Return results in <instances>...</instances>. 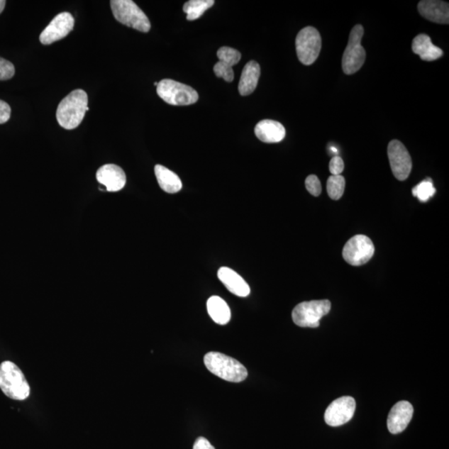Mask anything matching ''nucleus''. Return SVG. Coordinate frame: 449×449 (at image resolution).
<instances>
[{"mask_svg": "<svg viewBox=\"0 0 449 449\" xmlns=\"http://www.w3.org/2000/svg\"><path fill=\"white\" fill-rule=\"evenodd\" d=\"M88 94L82 89L72 92L61 101L57 109L56 118L62 128L72 130L78 128L89 110Z\"/></svg>", "mask_w": 449, "mask_h": 449, "instance_id": "nucleus-1", "label": "nucleus"}, {"mask_svg": "<svg viewBox=\"0 0 449 449\" xmlns=\"http://www.w3.org/2000/svg\"><path fill=\"white\" fill-rule=\"evenodd\" d=\"M204 363L211 373L229 382L239 383L248 378V370L243 364L219 352L207 353Z\"/></svg>", "mask_w": 449, "mask_h": 449, "instance_id": "nucleus-2", "label": "nucleus"}, {"mask_svg": "<svg viewBox=\"0 0 449 449\" xmlns=\"http://www.w3.org/2000/svg\"><path fill=\"white\" fill-rule=\"evenodd\" d=\"M0 389L4 394L14 400L26 399L31 394V387L26 376L11 361H4L0 365Z\"/></svg>", "mask_w": 449, "mask_h": 449, "instance_id": "nucleus-3", "label": "nucleus"}, {"mask_svg": "<svg viewBox=\"0 0 449 449\" xmlns=\"http://www.w3.org/2000/svg\"><path fill=\"white\" fill-rule=\"evenodd\" d=\"M110 4L114 18L121 23L143 33L151 28L146 14L132 0H112Z\"/></svg>", "mask_w": 449, "mask_h": 449, "instance_id": "nucleus-4", "label": "nucleus"}, {"mask_svg": "<svg viewBox=\"0 0 449 449\" xmlns=\"http://www.w3.org/2000/svg\"><path fill=\"white\" fill-rule=\"evenodd\" d=\"M157 93L167 104L174 106L191 105L199 99L197 92L192 87L172 79L159 82Z\"/></svg>", "mask_w": 449, "mask_h": 449, "instance_id": "nucleus-5", "label": "nucleus"}, {"mask_svg": "<svg viewBox=\"0 0 449 449\" xmlns=\"http://www.w3.org/2000/svg\"><path fill=\"white\" fill-rule=\"evenodd\" d=\"M364 32V27L360 24H357L350 32L349 42L342 59L343 71L347 75L355 74L365 64L366 52L361 45Z\"/></svg>", "mask_w": 449, "mask_h": 449, "instance_id": "nucleus-6", "label": "nucleus"}, {"mask_svg": "<svg viewBox=\"0 0 449 449\" xmlns=\"http://www.w3.org/2000/svg\"><path fill=\"white\" fill-rule=\"evenodd\" d=\"M331 303L328 299L299 303L294 308L292 318L299 327L317 328L321 318L331 311Z\"/></svg>", "mask_w": 449, "mask_h": 449, "instance_id": "nucleus-7", "label": "nucleus"}, {"mask_svg": "<svg viewBox=\"0 0 449 449\" xmlns=\"http://www.w3.org/2000/svg\"><path fill=\"white\" fill-rule=\"evenodd\" d=\"M321 37L316 28L308 26L299 32L296 47L297 57L304 65H311L316 61L321 50Z\"/></svg>", "mask_w": 449, "mask_h": 449, "instance_id": "nucleus-8", "label": "nucleus"}, {"mask_svg": "<svg viewBox=\"0 0 449 449\" xmlns=\"http://www.w3.org/2000/svg\"><path fill=\"white\" fill-rule=\"evenodd\" d=\"M375 245L368 236L356 235L347 241L343 257L348 264L360 267L369 262L375 254Z\"/></svg>", "mask_w": 449, "mask_h": 449, "instance_id": "nucleus-9", "label": "nucleus"}, {"mask_svg": "<svg viewBox=\"0 0 449 449\" xmlns=\"http://www.w3.org/2000/svg\"><path fill=\"white\" fill-rule=\"evenodd\" d=\"M388 156L394 177L399 181L406 180L413 167L412 159L406 148L398 140H393L389 143Z\"/></svg>", "mask_w": 449, "mask_h": 449, "instance_id": "nucleus-10", "label": "nucleus"}, {"mask_svg": "<svg viewBox=\"0 0 449 449\" xmlns=\"http://www.w3.org/2000/svg\"><path fill=\"white\" fill-rule=\"evenodd\" d=\"M355 406V399L350 397V396L336 399L326 410V423L332 427L343 426L353 418Z\"/></svg>", "mask_w": 449, "mask_h": 449, "instance_id": "nucleus-11", "label": "nucleus"}, {"mask_svg": "<svg viewBox=\"0 0 449 449\" xmlns=\"http://www.w3.org/2000/svg\"><path fill=\"white\" fill-rule=\"evenodd\" d=\"M74 26V18L69 12L57 14L40 36L43 45H48L65 38Z\"/></svg>", "mask_w": 449, "mask_h": 449, "instance_id": "nucleus-12", "label": "nucleus"}, {"mask_svg": "<svg viewBox=\"0 0 449 449\" xmlns=\"http://www.w3.org/2000/svg\"><path fill=\"white\" fill-rule=\"evenodd\" d=\"M96 177L108 192H118L126 185V174L122 168L114 164H107L100 167Z\"/></svg>", "mask_w": 449, "mask_h": 449, "instance_id": "nucleus-13", "label": "nucleus"}, {"mask_svg": "<svg viewBox=\"0 0 449 449\" xmlns=\"http://www.w3.org/2000/svg\"><path fill=\"white\" fill-rule=\"evenodd\" d=\"M413 405L408 401H400L391 409L388 416V428L391 433H402L413 418Z\"/></svg>", "mask_w": 449, "mask_h": 449, "instance_id": "nucleus-14", "label": "nucleus"}, {"mask_svg": "<svg viewBox=\"0 0 449 449\" xmlns=\"http://www.w3.org/2000/svg\"><path fill=\"white\" fill-rule=\"evenodd\" d=\"M420 14L428 21L441 24L449 22L448 3L438 0H423L418 4Z\"/></svg>", "mask_w": 449, "mask_h": 449, "instance_id": "nucleus-15", "label": "nucleus"}, {"mask_svg": "<svg viewBox=\"0 0 449 449\" xmlns=\"http://www.w3.org/2000/svg\"><path fill=\"white\" fill-rule=\"evenodd\" d=\"M286 128L277 121L265 119L260 121L255 128V134L260 141L265 143H277L286 137Z\"/></svg>", "mask_w": 449, "mask_h": 449, "instance_id": "nucleus-16", "label": "nucleus"}, {"mask_svg": "<svg viewBox=\"0 0 449 449\" xmlns=\"http://www.w3.org/2000/svg\"><path fill=\"white\" fill-rule=\"evenodd\" d=\"M217 276L226 289L235 296L240 297L249 296L250 289L248 284L235 270L228 267H221L219 269Z\"/></svg>", "mask_w": 449, "mask_h": 449, "instance_id": "nucleus-17", "label": "nucleus"}, {"mask_svg": "<svg viewBox=\"0 0 449 449\" xmlns=\"http://www.w3.org/2000/svg\"><path fill=\"white\" fill-rule=\"evenodd\" d=\"M412 50L423 61L431 62L440 59L443 52L440 48L433 45L431 37L424 33L414 38Z\"/></svg>", "mask_w": 449, "mask_h": 449, "instance_id": "nucleus-18", "label": "nucleus"}, {"mask_svg": "<svg viewBox=\"0 0 449 449\" xmlns=\"http://www.w3.org/2000/svg\"><path fill=\"white\" fill-rule=\"evenodd\" d=\"M260 76V67L255 61H250L245 66L239 83V93L241 96L252 94L257 89Z\"/></svg>", "mask_w": 449, "mask_h": 449, "instance_id": "nucleus-19", "label": "nucleus"}, {"mask_svg": "<svg viewBox=\"0 0 449 449\" xmlns=\"http://www.w3.org/2000/svg\"><path fill=\"white\" fill-rule=\"evenodd\" d=\"M155 175L159 186L164 192L173 194L181 191L182 183L175 172L162 165H156Z\"/></svg>", "mask_w": 449, "mask_h": 449, "instance_id": "nucleus-20", "label": "nucleus"}, {"mask_svg": "<svg viewBox=\"0 0 449 449\" xmlns=\"http://www.w3.org/2000/svg\"><path fill=\"white\" fill-rule=\"evenodd\" d=\"M207 311L209 316L218 325H226L231 321V313L230 308L219 296H211L207 301Z\"/></svg>", "mask_w": 449, "mask_h": 449, "instance_id": "nucleus-21", "label": "nucleus"}, {"mask_svg": "<svg viewBox=\"0 0 449 449\" xmlns=\"http://www.w3.org/2000/svg\"><path fill=\"white\" fill-rule=\"evenodd\" d=\"M214 4V0H190L183 6V11L187 13V21H193L199 18Z\"/></svg>", "mask_w": 449, "mask_h": 449, "instance_id": "nucleus-22", "label": "nucleus"}, {"mask_svg": "<svg viewBox=\"0 0 449 449\" xmlns=\"http://www.w3.org/2000/svg\"><path fill=\"white\" fill-rule=\"evenodd\" d=\"M345 188V177L339 176H331L327 181V192L332 200H339L344 194Z\"/></svg>", "mask_w": 449, "mask_h": 449, "instance_id": "nucleus-23", "label": "nucleus"}, {"mask_svg": "<svg viewBox=\"0 0 449 449\" xmlns=\"http://www.w3.org/2000/svg\"><path fill=\"white\" fill-rule=\"evenodd\" d=\"M436 189L433 187L431 178H427V179L418 183L412 189L413 195L416 196L421 202L428 201L436 194Z\"/></svg>", "mask_w": 449, "mask_h": 449, "instance_id": "nucleus-24", "label": "nucleus"}, {"mask_svg": "<svg viewBox=\"0 0 449 449\" xmlns=\"http://www.w3.org/2000/svg\"><path fill=\"white\" fill-rule=\"evenodd\" d=\"M217 57H218L219 62H223V64L231 67L238 64L241 59L240 52L229 47L221 48L220 50L217 51Z\"/></svg>", "mask_w": 449, "mask_h": 449, "instance_id": "nucleus-25", "label": "nucleus"}, {"mask_svg": "<svg viewBox=\"0 0 449 449\" xmlns=\"http://www.w3.org/2000/svg\"><path fill=\"white\" fill-rule=\"evenodd\" d=\"M214 72L216 77L223 79L225 81L228 82V83L234 80L233 67L225 65L223 62H216L214 66Z\"/></svg>", "mask_w": 449, "mask_h": 449, "instance_id": "nucleus-26", "label": "nucleus"}, {"mask_svg": "<svg viewBox=\"0 0 449 449\" xmlns=\"http://www.w3.org/2000/svg\"><path fill=\"white\" fill-rule=\"evenodd\" d=\"M14 74L16 69L12 62L0 57V81L11 79Z\"/></svg>", "mask_w": 449, "mask_h": 449, "instance_id": "nucleus-27", "label": "nucleus"}, {"mask_svg": "<svg viewBox=\"0 0 449 449\" xmlns=\"http://www.w3.org/2000/svg\"><path fill=\"white\" fill-rule=\"evenodd\" d=\"M306 187L312 196H318L321 195L322 191L321 183L316 175H310L306 178Z\"/></svg>", "mask_w": 449, "mask_h": 449, "instance_id": "nucleus-28", "label": "nucleus"}, {"mask_svg": "<svg viewBox=\"0 0 449 449\" xmlns=\"http://www.w3.org/2000/svg\"><path fill=\"white\" fill-rule=\"evenodd\" d=\"M345 164L343 159L340 157H334L331 158L330 162V172L332 176L341 175L343 171H344Z\"/></svg>", "mask_w": 449, "mask_h": 449, "instance_id": "nucleus-29", "label": "nucleus"}, {"mask_svg": "<svg viewBox=\"0 0 449 449\" xmlns=\"http://www.w3.org/2000/svg\"><path fill=\"white\" fill-rule=\"evenodd\" d=\"M11 108L7 103L4 102L3 100H0V124H4L8 122L11 118Z\"/></svg>", "mask_w": 449, "mask_h": 449, "instance_id": "nucleus-30", "label": "nucleus"}, {"mask_svg": "<svg viewBox=\"0 0 449 449\" xmlns=\"http://www.w3.org/2000/svg\"><path fill=\"white\" fill-rule=\"evenodd\" d=\"M193 449H215V448L206 438L200 437L196 439Z\"/></svg>", "mask_w": 449, "mask_h": 449, "instance_id": "nucleus-31", "label": "nucleus"}, {"mask_svg": "<svg viewBox=\"0 0 449 449\" xmlns=\"http://www.w3.org/2000/svg\"><path fill=\"white\" fill-rule=\"evenodd\" d=\"M6 1L4 0H0V13H1L4 11V7H6Z\"/></svg>", "mask_w": 449, "mask_h": 449, "instance_id": "nucleus-32", "label": "nucleus"}, {"mask_svg": "<svg viewBox=\"0 0 449 449\" xmlns=\"http://www.w3.org/2000/svg\"><path fill=\"white\" fill-rule=\"evenodd\" d=\"M158 83H157V82H155V83H154V85L157 86Z\"/></svg>", "mask_w": 449, "mask_h": 449, "instance_id": "nucleus-33", "label": "nucleus"}]
</instances>
